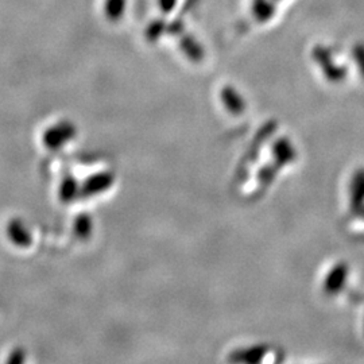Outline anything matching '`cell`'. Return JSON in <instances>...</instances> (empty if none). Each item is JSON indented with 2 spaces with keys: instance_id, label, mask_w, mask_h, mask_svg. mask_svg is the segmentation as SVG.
Returning <instances> with one entry per match:
<instances>
[{
  "instance_id": "obj_6",
  "label": "cell",
  "mask_w": 364,
  "mask_h": 364,
  "mask_svg": "<svg viewBox=\"0 0 364 364\" xmlns=\"http://www.w3.org/2000/svg\"><path fill=\"white\" fill-rule=\"evenodd\" d=\"M183 31H185V23L180 19H176L173 22H168L166 34L174 36V37H180Z\"/></svg>"
},
{
  "instance_id": "obj_9",
  "label": "cell",
  "mask_w": 364,
  "mask_h": 364,
  "mask_svg": "<svg viewBox=\"0 0 364 364\" xmlns=\"http://www.w3.org/2000/svg\"><path fill=\"white\" fill-rule=\"evenodd\" d=\"M275 1H281V0H275Z\"/></svg>"
},
{
  "instance_id": "obj_5",
  "label": "cell",
  "mask_w": 364,
  "mask_h": 364,
  "mask_svg": "<svg viewBox=\"0 0 364 364\" xmlns=\"http://www.w3.org/2000/svg\"><path fill=\"white\" fill-rule=\"evenodd\" d=\"M168 22L164 18L154 19L146 29V38L148 42H157L164 34H166Z\"/></svg>"
},
{
  "instance_id": "obj_1",
  "label": "cell",
  "mask_w": 364,
  "mask_h": 364,
  "mask_svg": "<svg viewBox=\"0 0 364 364\" xmlns=\"http://www.w3.org/2000/svg\"><path fill=\"white\" fill-rule=\"evenodd\" d=\"M251 14L257 23L266 25L276 14L275 0H251Z\"/></svg>"
},
{
  "instance_id": "obj_8",
  "label": "cell",
  "mask_w": 364,
  "mask_h": 364,
  "mask_svg": "<svg viewBox=\"0 0 364 364\" xmlns=\"http://www.w3.org/2000/svg\"><path fill=\"white\" fill-rule=\"evenodd\" d=\"M352 55L354 58L356 60L362 73L364 75V45L363 44H358V45L354 46L352 49Z\"/></svg>"
},
{
  "instance_id": "obj_4",
  "label": "cell",
  "mask_w": 364,
  "mask_h": 364,
  "mask_svg": "<svg viewBox=\"0 0 364 364\" xmlns=\"http://www.w3.org/2000/svg\"><path fill=\"white\" fill-rule=\"evenodd\" d=\"M127 0H104V14L111 22H118L126 12Z\"/></svg>"
},
{
  "instance_id": "obj_3",
  "label": "cell",
  "mask_w": 364,
  "mask_h": 364,
  "mask_svg": "<svg viewBox=\"0 0 364 364\" xmlns=\"http://www.w3.org/2000/svg\"><path fill=\"white\" fill-rule=\"evenodd\" d=\"M180 46H181L182 51L193 61H200L204 55V51H203V47L198 44V41L187 34V33H182L180 36Z\"/></svg>"
},
{
  "instance_id": "obj_2",
  "label": "cell",
  "mask_w": 364,
  "mask_h": 364,
  "mask_svg": "<svg viewBox=\"0 0 364 364\" xmlns=\"http://www.w3.org/2000/svg\"><path fill=\"white\" fill-rule=\"evenodd\" d=\"M312 55L317 61V64L325 69V72H326V75L329 77L339 79V77H341L344 75L341 68H337L336 65L332 64V51L326 46H315L313 50H312Z\"/></svg>"
},
{
  "instance_id": "obj_7",
  "label": "cell",
  "mask_w": 364,
  "mask_h": 364,
  "mask_svg": "<svg viewBox=\"0 0 364 364\" xmlns=\"http://www.w3.org/2000/svg\"><path fill=\"white\" fill-rule=\"evenodd\" d=\"M157 3H158L159 11L164 15H169V14H172L176 10V7L179 4V0H157Z\"/></svg>"
}]
</instances>
